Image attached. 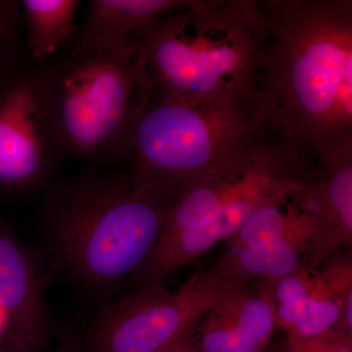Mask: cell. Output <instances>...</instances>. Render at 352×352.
<instances>
[{"label": "cell", "mask_w": 352, "mask_h": 352, "mask_svg": "<svg viewBox=\"0 0 352 352\" xmlns=\"http://www.w3.org/2000/svg\"><path fill=\"white\" fill-rule=\"evenodd\" d=\"M318 271L324 283L339 303L340 316L338 332L352 337V261L351 254L322 264ZM321 265V266H322Z\"/></svg>", "instance_id": "2e32d148"}, {"label": "cell", "mask_w": 352, "mask_h": 352, "mask_svg": "<svg viewBox=\"0 0 352 352\" xmlns=\"http://www.w3.org/2000/svg\"><path fill=\"white\" fill-rule=\"evenodd\" d=\"M4 328H6V315H4L3 311L0 308V336H2V333H3Z\"/></svg>", "instance_id": "7402d4cb"}, {"label": "cell", "mask_w": 352, "mask_h": 352, "mask_svg": "<svg viewBox=\"0 0 352 352\" xmlns=\"http://www.w3.org/2000/svg\"><path fill=\"white\" fill-rule=\"evenodd\" d=\"M228 266L196 273L170 291L146 285L101 310L88 333V352H159L193 328L215 303L247 286Z\"/></svg>", "instance_id": "8992f818"}, {"label": "cell", "mask_w": 352, "mask_h": 352, "mask_svg": "<svg viewBox=\"0 0 352 352\" xmlns=\"http://www.w3.org/2000/svg\"><path fill=\"white\" fill-rule=\"evenodd\" d=\"M55 352H82L80 338L73 328L67 325L62 328Z\"/></svg>", "instance_id": "d6986e66"}, {"label": "cell", "mask_w": 352, "mask_h": 352, "mask_svg": "<svg viewBox=\"0 0 352 352\" xmlns=\"http://www.w3.org/2000/svg\"><path fill=\"white\" fill-rule=\"evenodd\" d=\"M21 12L28 27L27 50L32 61L45 64L71 46L78 34L76 0H24Z\"/></svg>", "instance_id": "4fadbf2b"}, {"label": "cell", "mask_w": 352, "mask_h": 352, "mask_svg": "<svg viewBox=\"0 0 352 352\" xmlns=\"http://www.w3.org/2000/svg\"><path fill=\"white\" fill-rule=\"evenodd\" d=\"M289 236H302L308 238L310 243L314 236L312 220L298 207L293 194L284 200L267 204L254 210L239 230L226 240L224 254L237 251L252 243Z\"/></svg>", "instance_id": "9a60e30c"}, {"label": "cell", "mask_w": 352, "mask_h": 352, "mask_svg": "<svg viewBox=\"0 0 352 352\" xmlns=\"http://www.w3.org/2000/svg\"><path fill=\"white\" fill-rule=\"evenodd\" d=\"M16 2L0 1V51L13 43L17 36L22 12Z\"/></svg>", "instance_id": "ac0fdd59"}, {"label": "cell", "mask_w": 352, "mask_h": 352, "mask_svg": "<svg viewBox=\"0 0 352 352\" xmlns=\"http://www.w3.org/2000/svg\"><path fill=\"white\" fill-rule=\"evenodd\" d=\"M47 279L34 252L0 227V308L2 338L21 352H44L47 344Z\"/></svg>", "instance_id": "9c48e42d"}, {"label": "cell", "mask_w": 352, "mask_h": 352, "mask_svg": "<svg viewBox=\"0 0 352 352\" xmlns=\"http://www.w3.org/2000/svg\"><path fill=\"white\" fill-rule=\"evenodd\" d=\"M189 0H92L82 30L69 48L117 50L156 23L186 6Z\"/></svg>", "instance_id": "7c38bea8"}, {"label": "cell", "mask_w": 352, "mask_h": 352, "mask_svg": "<svg viewBox=\"0 0 352 352\" xmlns=\"http://www.w3.org/2000/svg\"><path fill=\"white\" fill-rule=\"evenodd\" d=\"M286 352H352V337L335 330L311 338L288 335Z\"/></svg>", "instance_id": "e0dca14e"}, {"label": "cell", "mask_w": 352, "mask_h": 352, "mask_svg": "<svg viewBox=\"0 0 352 352\" xmlns=\"http://www.w3.org/2000/svg\"><path fill=\"white\" fill-rule=\"evenodd\" d=\"M309 245L310 240L302 236L261 241L223 254L219 264L232 268L247 282L252 279L270 281L302 265Z\"/></svg>", "instance_id": "5bb4252c"}, {"label": "cell", "mask_w": 352, "mask_h": 352, "mask_svg": "<svg viewBox=\"0 0 352 352\" xmlns=\"http://www.w3.org/2000/svg\"><path fill=\"white\" fill-rule=\"evenodd\" d=\"M39 65L64 154L120 157L153 94L136 38L113 50L69 48Z\"/></svg>", "instance_id": "5b68a950"}, {"label": "cell", "mask_w": 352, "mask_h": 352, "mask_svg": "<svg viewBox=\"0 0 352 352\" xmlns=\"http://www.w3.org/2000/svg\"><path fill=\"white\" fill-rule=\"evenodd\" d=\"M276 134L263 100L201 104L152 97L120 159L129 162L138 182L175 201Z\"/></svg>", "instance_id": "277c9868"}, {"label": "cell", "mask_w": 352, "mask_h": 352, "mask_svg": "<svg viewBox=\"0 0 352 352\" xmlns=\"http://www.w3.org/2000/svg\"><path fill=\"white\" fill-rule=\"evenodd\" d=\"M63 154L41 66L20 67L0 87V189L43 186Z\"/></svg>", "instance_id": "52a82bcc"}, {"label": "cell", "mask_w": 352, "mask_h": 352, "mask_svg": "<svg viewBox=\"0 0 352 352\" xmlns=\"http://www.w3.org/2000/svg\"><path fill=\"white\" fill-rule=\"evenodd\" d=\"M275 326L288 335L311 338L333 330L340 308L318 270L300 265L289 274L264 281Z\"/></svg>", "instance_id": "8fae6325"}, {"label": "cell", "mask_w": 352, "mask_h": 352, "mask_svg": "<svg viewBox=\"0 0 352 352\" xmlns=\"http://www.w3.org/2000/svg\"><path fill=\"white\" fill-rule=\"evenodd\" d=\"M276 329L263 280L229 294L197 322L194 352H263Z\"/></svg>", "instance_id": "30bf717a"}, {"label": "cell", "mask_w": 352, "mask_h": 352, "mask_svg": "<svg viewBox=\"0 0 352 352\" xmlns=\"http://www.w3.org/2000/svg\"><path fill=\"white\" fill-rule=\"evenodd\" d=\"M194 331H195V326L183 333L182 337L176 340L170 346L159 352H194Z\"/></svg>", "instance_id": "ffe728a7"}, {"label": "cell", "mask_w": 352, "mask_h": 352, "mask_svg": "<svg viewBox=\"0 0 352 352\" xmlns=\"http://www.w3.org/2000/svg\"><path fill=\"white\" fill-rule=\"evenodd\" d=\"M293 198L314 223V239L305 259L310 270H318L333 252L351 244L352 138L310 153Z\"/></svg>", "instance_id": "ba28073f"}, {"label": "cell", "mask_w": 352, "mask_h": 352, "mask_svg": "<svg viewBox=\"0 0 352 352\" xmlns=\"http://www.w3.org/2000/svg\"><path fill=\"white\" fill-rule=\"evenodd\" d=\"M173 203L129 173L66 185L46 215L51 251L76 283L112 289L147 261Z\"/></svg>", "instance_id": "3957f363"}, {"label": "cell", "mask_w": 352, "mask_h": 352, "mask_svg": "<svg viewBox=\"0 0 352 352\" xmlns=\"http://www.w3.org/2000/svg\"><path fill=\"white\" fill-rule=\"evenodd\" d=\"M265 31L263 102L305 151L352 138V0H256Z\"/></svg>", "instance_id": "6da1fadb"}, {"label": "cell", "mask_w": 352, "mask_h": 352, "mask_svg": "<svg viewBox=\"0 0 352 352\" xmlns=\"http://www.w3.org/2000/svg\"><path fill=\"white\" fill-rule=\"evenodd\" d=\"M0 352H21L19 349H16L10 342H7L6 339L1 338L0 340Z\"/></svg>", "instance_id": "44dd1931"}, {"label": "cell", "mask_w": 352, "mask_h": 352, "mask_svg": "<svg viewBox=\"0 0 352 352\" xmlns=\"http://www.w3.org/2000/svg\"><path fill=\"white\" fill-rule=\"evenodd\" d=\"M136 41L154 98L263 100L267 43L256 0H189Z\"/></svg>", "instance_id": "7a4b0ae2"}]
</instances>
